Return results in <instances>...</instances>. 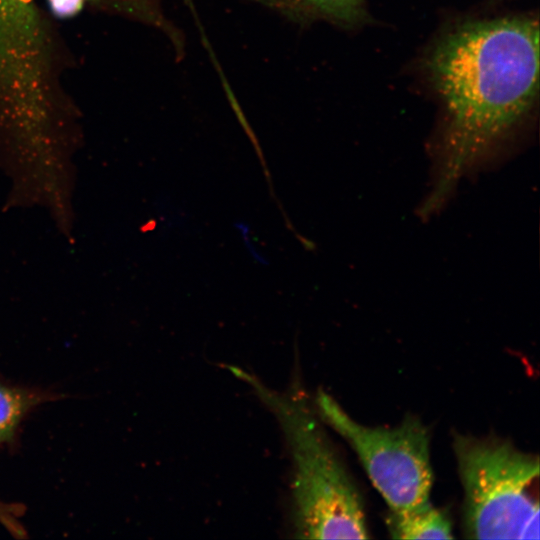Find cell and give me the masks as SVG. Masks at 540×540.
Instances as JSON below:
<instances>
[{"mask_svg":"<svg viewBox=\"0 0 540 540\" xmlns=\"http://www.w3.org/2000/svg\"><path fill=\"white\" fill-rule=\"evenodd\" d=\"M54 15L69 18L79 13L87 0H47Z\"/></svg>","mask_w":540,"mask_h":540,"instance_id":"cell-11","label":"cell"},{"mask_svg":"<svg viewBox=\"0 0 540 540\" xmlns=\"http://www.w3.org/2000/svg\"><path fill=\"white\" fill-rule=\"evenodd\" d=\"M452 447L466 537L538 539L539 457L496 436L455 434Z\"/></svg>","mask_w":540,"mask_h":540,"instance_id":"cell-3","label":"cell"},{"mask_svg":"<svg viewBox=\"0 0 540 540\" xmlns=\"http://www.w3.org/2000/svg\"><path fill=\"white\" fill-rule=\"evenodd\" d=\"M313 405L321 421L357 454L389 510L405 511L430 501V436L419 419L407 416L393 427L362 425L322 389L317 391Z\"/></svg>","mask_w":540,"mask_h":540,"instance_id":"cell-4","label":"cell"},{"mask_svg":"<svg viewBox=\"0 0 540 540\" xmlns=\"http://www.w3.org/2000/svg\"><path fill=\"white\" fill-rule=\"evenodd\" d=\"M428 70L447 113L433 190L439 209L531 109L539 87V24L529 17L466 23L433 49Z\"/></svg>","mask_w":540,"mask_h":540,"instance_id":"cell-1","label":"cell"},{"mask_svg":"<svg viewBox=\"0 0 540 540\" xmlns=\"http://www.w3.org/2000/svg\"><path fill=\"white\" fill-rule=\"evenodd\" d=\"M386 525L394 539H451L452 522L443 509L430 501L405 511H388Z\"/></svg>","mask_w":540,"mask_h":540,"instance_id":"cell-6","label":"cell"},{"mask_svg":"<svg viewBox=\"0 0 540 540\" xmlns=\"http://www.w3.org/2000/svg\"><path fill=\"white\" fill-rule=\"evenodd\" d=\"M102 6L109 7L149 22L158 24L162 21L158 10L160 0H87Z\"/></svg>","mask_w":540,"mask_h":540,"instance_id":"cell-9","label":"cell"},{"mask_svg":"<svg viewBox=\"0 0 540 540\" xmlns=\"http://www.w3.org/2000/svg\"><path fill=\"white\" fill-rule=\"evenodd\" d=\"M42 400V395L0 383V445L12 439L24 416Z\"/></svg>","mask_w":540,"mask_h":540,"instance_id":"cell-8","label":"cell"},{"mask_svg":"<svg viewBox=\"0 0 540 540\" xmlns=\"http://www.w3.org/2000/svg\"><path fill=\"white\" fill-rule=\"evenodd\" d=\"M50 94L46 37L34 0H0V116L36 142Z\"/></svg>","mask_w":540,"mask_h":540,"instance_id":"cell-5","label":"cell"},{"mask_svg":"<svg viewBox=\"0 0 540 540\" xmlns=\"http://www.w3.org/2000/svg\"><path fill=\"white\" fill-rule=\"evenodd\" d=\"M227 368L249 385L282 431L291 462L293 537L370 538L361 494L300 379L279 391L238 366Z\"/></svg>","mask_w":540,"mask_h":540,"instance_id":"cell-2","label":"cell"},{"mask_svg":"<svg viewBox=\"0 0 540 540\" xmlns=\"http://www.w3.org/2000/svg\"><path fill=\"white\" fill-rule=\"evenodd\" d=\"M21 512L22 508L19 505L0 502V524L17 537L25 535V530L18 520Z\"/></svg>","mask_w":540,"mask_h":540,"instance_id":"cell-10","label":"cell"},{"mask_svg":"<svg viewBox=\"0 0 540 540\" xmlns=\"http://www.w3.org/2000/svg\"><path fill=\"white\" fill-rule=\"evenodd\" d=\"M282 9L322 17L339 24L355 25L364 18L363 0H268Z\"/></svg>","mask_w":540,"mask_h":540,"instance_id":"cell-7","label":"cell"}]
</instances>
